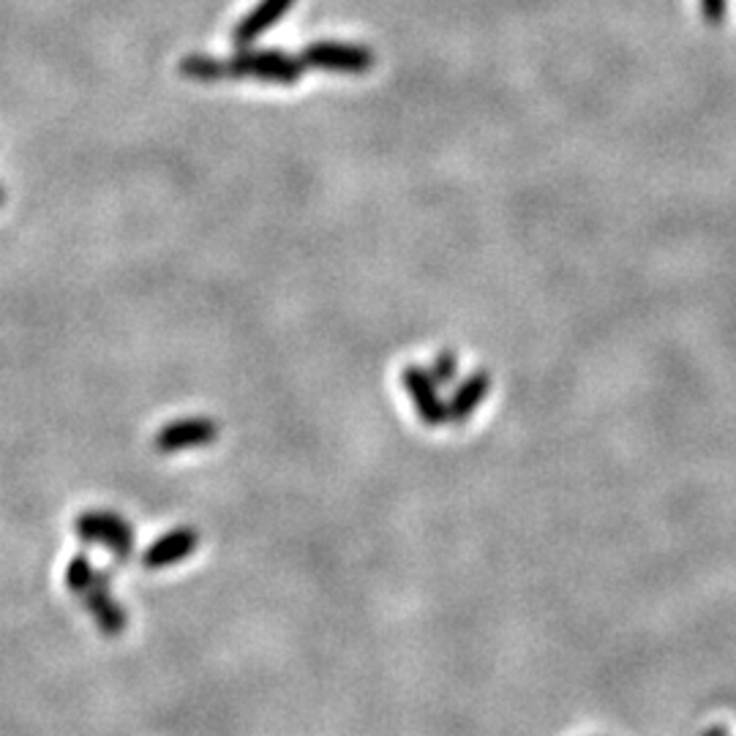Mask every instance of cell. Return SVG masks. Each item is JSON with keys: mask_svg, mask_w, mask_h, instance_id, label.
<instances>
[{"mask_svg": "<svg viewBox=\"0 0 736 736\" xmlns=\"http://www.w3.org/2000/svg\"><path fill=\"white\" fill-rule=\"evenodd\" d=\"M303 60L281 49L241 47V53L227 60L230 80H260L271 85H295L303 77Z\"/></svg>", "mask_w": 736, "mask_h": 736, "instance_id": "6da1fadb", "label": "cell"}, {"mask_svg": "<svg viewBox=\"0 0 736 736\" xmlns=\"http://www.w3.org/2000/svg\"><path fill=\"white\" fill-rule=\"evenodd\" d=\"M306 69L331 71V74H366L377 64V55L364 44L314 42L300 53Z\"/></svg>", "mask_w": 736, "mask_h": 736, "instance_id": "7a4b0ae2", "label": "cell"}, {"mask_svg": "<svg viewBox=\"0 0 736 736\" xmlns=\"http://www.w3.org/2000/svg\"><path fill=\"white\" fill-rule=\"evenodd\" d=\"M77 538L88 540V543L107 545L115 554V560L126 562L134 551V529L126 518L115 516L107 510H88L77 516L74 521Z\"/></svg>", "mask_w": 736, "mask_h": 736, "instance_id": "3957f363", "label": "cell"}, {"mask_svg": "<svg viewBox=\"0 0 736 736\" xmlns=\"http://www.w3.org/2000/svg\"><path fill=\"white\" fill-rule=\"evenodd\" d=\"M219 437V423L214 417H181L175 423H166L159 434H156V450L164 456L181 453V450L208 448Z\"/></svg>", "mask_w": 736, "mask_h": 736, "instance_id": "277c9868", "label": "cell"}, {"mask_svg": "<svg viewBox=\"0 0 736 736\" xmlns=\"http://www.w3.org/2000/svg\"><path fill=\"white\" fill-rule=\"evenodd\" d=\"M401 382H404L406 393H410L412 404H415L417 415L426 426H439V423L448 421V410H445L442 399L437 393V379L432 377V371L421 366H406L401 371Z\"/></svg>", "mask_w": 736, "mask_h": 736, "instance_id": "5b68a950", "label": "cell"}, {"mask_svg": "<svg viewBox=\"0 0 736 736\" xmlns=\"http://www.w3.org/2000/svg\"><path fill=\"white\" fill-rule=\"evenodd\" d=\"M199 545V532L194 527H177L172 532L161 534L159 540L148 545V551L142 554V565L150 571H161V567H170L183 562L186 556H192Z\"/></svg>", "mask_w": 736, "mask_h": 736, "instance_id": "8992f818", "label": "cell"}, {"mask_svg": "<svg viewBox=\"0 0 736 736\" xmlns=\"http://www.w3.org/2000/svg\"><path fill=\"white\" fill-rule=\"evenodd\" d=\"M80 598L104 633L118 635L126 630V624H128L126 611H123L120 606L113 600V595H110V573H96L93 584L80 595Z\"/></svg>", "mask_w": 736, "mask_h": 736, "instance_id": "52a82bcc", "label": "cell"}, {"mask_svg": "<svg viewBox=\"0 0 736 736\" xmlns=\"http://www.w3.org/2000/svg\"><path fill=\"white\" fill-rule=\"evenodd\" d=\"M292 5L295 0H260V3H256L254 9H251L235 25V31H232V44H238V47H251V44H254L260 36H265L278 20L287 16V11L292 9Z\"/></svg>", "mask_w": 736, "mask_h": 736, "instance_id": "ba28073f", "label": "cell"}, {"mask_svg": "<svg viewBox=\"0 0 736 736\" xmlns=\"http://www.w3.org/2000/svg\"><path fill=\"white\" fill-rule=\"evenodd\" d=\"M486 388H488L486 373H472V377L467 379V382L461 384L459 390H456L453 399H450V404H448L450 421L464 423L467 417L472 415V410H475V406L483 401V395H486Z\"/></svg>", "mask_w": 736, "mask_h": 736, "instance_id": "9c48e42d", "label": "cell"}, {"mask_svg": "<svg viewBox=\"0 0 736 736\" xmlns=\"http://www.w3.org/2000/svg\"><path fill=\"white\" fill-rule=\"evenodd\" d=\"M177 69H181V77H186V80H194V82L230 80V77H227V60H216L203 53L186 55Z\"/></svg>", "mask_w": 736, "mask_h": 736, "instance_id": "30bf717a", "label": "cell"}, {"mask_svg": "<svg viewBox=\"0 0 736 736\" xmlns=\"http://www.w3.org/2000/svg\"><path fill=\"white\" fill-rule=\"evenodd\" d=\"M96 573L99 571L91 565L88 556H82V554L74 556V560L69 562V567H66V587H69L74 595H82L93 584Z\"/></svg>", "mask_w": 736, "mask_h": 736, "instance_id": "8fae6325", "label": "cell"}, {"mask_svg": "<svg viewBox=\"0 0 736 736\" xmlns=\"http://www.w3.org/2000/svg\"><path fill=\"white\" fill-rule=\"evenodd\" d=\"M456 371H459V360H456V355L442 353L437 360H434L432 377L437 379V384H445V382H453Z\"/></svg>", "mask_w": 736, "mask_h": 736, "instance_id": "7c38bea8", "label": "cell"}, {"mask_svg": "<svg viewBox=\"0 0 736 736\" xmlns=\"http://www.w3.org/2000/svg\"><path fill=\"white\" fill-rule=\"evenodd\" d=\"M701 11L710 22H721L726 14V0H701Z\"/></svg>", "mask_w": 736, "mask_h": 736, "instance_id": "4fadbf2b", "label": "cell"}, {"mask_svg": "<svg viewBox=\"0 0 736 736\" xmlns=\"http://www.w3.org/2000/svg\"><path fill=\"white\" fill-rule=\"evenodd\" d=\"M3 199H5V192H3V186H0V205H3Z\"/></svg>", "mask_w": 736, "mask_h": 736, "instance_id": "5bb4252c", "label": "cell"}]
</instances>
